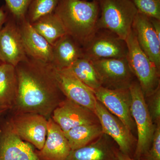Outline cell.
Listing matches in <instances>:
<instances>
[{
	"instance_id": "cell-3",
	"label": "cell",
	"mask_w": 160,
	"mask_h": 160,
	"mask_svg": "<svg viewBox=\"0 0 160 160\" xmlns=\"http://www.w3.org/2000/svg\"><path fill=\"white\" fill-rule=\"evenodd\" d=\"M98 29L108 30L126 40L138 11L131 0H100Z\"/></svg>"
},
{
	"instance_id": "cell-28",
	"label": "cell",
	"mask_w": 160,
	"mask_h": 160,
	"mask_svg": "<svg viewBox=\"0 0 160 160\" xmlns=\"http://www.w3.org/2000/svg\"><path fill=\"white\" fill-rule=\"evenodd\" d=\"M140 160H160V123L157 124L152 143Z\"/></svg>"
},
{
	"instance_id": "cell-17",
	"label": "cell",
	"mask_w": 160,
	"mask_h": 160,
	"mask_svg": "<svg viewBox=\"0 0 160 160\" xmlns=\"http://www.w3.org/2000/svg\"><path fill=\"white\" fill-rule=\"evenodd\" d=\"M18 22L28 57L43 62L51 64L52 46L35 30L26 19Z\"/></svg>"
},
{
	"instance_id": "cell-32",
	"label": "cell",
	"mask_w": 160,
	"mask_h": 160,
	"mask_svg": "<svg viewBox=\"0 0 160 160\" xmlns=\"http://www.w3.org/2000/svg\"><path fill=\"white\" fill-rule=\"evenodd\" d=\"M8 109L6 108H3V107H0V116L2 115L3 113H4L6 110H8Z\"/></svg>"
},
{
	"instance_id": "cell-22",
	"label": "cell",
	"mask_w": 160,
	"mask_h": 160,
	"mask_svg": "<svg viewBox=\"0 0 160 160\" xmlns=\"http://www.w3.org/2000/svg\"><path fill=\"white\" fill-rule=\"evenodd\" d=\"M31 24L35 30L52 46L67 34L62 21L54 12L43 17Z\"/></svg>"
},
{
	"instance_id": "cell-21",
	"label": "cell",
	"mask_w": 160,
	"mask_h": 160,
	"mask_svg": "<svg viewBox=\"0 0 160 160\" xmlns=\"http://www.w3.org/2000/svg\"><path fill=\"white\" fill-rule=\"evenodd\" d=\"M64 132L71 150L84 147L103 133L100 123L83 124Z\"/></svg>"
},
{
	"instance_id": "cell-2",
	"label": "cell",
	"mask_w": 160,
	"mask_h": 160,
	"mask_svg": "<svg viewBox=\"0 0 160 160\" xmlns=\"http://www.w3.org/2000/svg\"><path fill=\"white\" fill-rule=\"evenodd\" d=\"M54 13L62 21L67 34L82 47L98 29L100 8L96 0H60Z\"/></svg>"
},
{
	"instance_id": "cell-6",
	"label": "cell",
	"mask_w": 160,
	"mask_h": 160,
	"mask_svg": "<svg viewBox=\"0 0 160 160\" xmlns=\"http://www.w3.org/2000/svg\"><path fill=\"white\" fill-rule=\"evenodd\" d=\"M94 112L102 126L103 133L114 141L121 152L133 158L137 140L132 132L118 118L97 100Z\"/></svg>"
},
{
	"instance_id": "cell-33",
	"label": "cell",
	"mask_w": 160,
	"mask_h": 160,
	"mask_svg": "<svg viewBox=\"0 0 160 160\" xmlns=\"http://www.w3.org/2000/svg\"><path fill=\"white\" fill-rule=\"evenodd\" d=\"M85 1H88V0H85ZM96 1H98V2H99L100 0H96Z\"/></svg>"
},
{
	"instance_id": "cell-14",
	"label": "cell",
	"mask_w": 160,
	"mask_h": 160,
	"mask_svg": "<svg viewBox=\"0 0 160 160\" xmlns=\"http://www.w3.org/2000/svg\"><path fill=\"white\" fill-rule=\"evenodd\" d=\"M55 69L59 86L65 97L94 112L97 99L94 90L81 82L69 69Z\"/></svg>"
},
{
	"instance_id": "cell-4",
	"label": "cell",
	"mask_w": 160,
	"mask_h": 160,
	"mask_svg": "<svg viewBox=\"0 0 160 160\" xmlns=\"http://www.w3.org/2000/svg\"><path fill=\"white\" fill-rule=\"evenodd\" d=\"M129 89L132 98V116L138 132L137 142L133 158L139 160L151 146L156 125L152 120L142 90L136 79L131 83Z\"/></svg>"
},
{
	"instance_id": "cell-10",
	"label": "cell",
	"mask_w": 160,
	"mask_h": 160,
	"mask_svg": "<svg viewBox=\"0 0 160 160\" xmlns=\"http://www.w3.org/2000/svg\"><path fill=\"white\" fill-rule=\"evenodd\" d=\"M48 119L37 113L18 112L9 122L22 139L40 150L46 142Z\"/></svg>"
},
{
	"instance_id": "cell-15",
	"label": "cell",
	"mask_w": 160,
	"mask_h": 160,
	"mask_svg": "<svg viewBox=\"0 0 160 160\" xmlns=\"http://www.w3.org/2000/svg\"><path fill=\"white\" fill-rule=\"evenodd\" d=\"M132 30L141 49L160 71V39L149 18L138 12Z\"/></svg>"
},
{
	"instance_id": "cell-30",
	"label": "cell",
	"mask_w": 160,
	"mask_h": 160,
	"mask_svg": "<svg viewBox=\"0 0 160 160\" xmlns=\"http://www.w3.org/2000/svg\"><path fill=\"white\" fill-rule=\"evenodd\" d=\"M149 19L158 38L160 39V20L153 18H149Z\"/></svg>"
},
{
	"instance_id": "cell-11",
	"label": "cell",
	"mask_w": 160,
	"mask_h": 160,
	"mask_svg": "<svg viewBox=\"0 0 160 160\" xmlns=\"http://www.w3.org/2000/svg\"><path fill=\"white\" fill-rule=\"evenodd\" d=\"M97 100L118 118L132 132L136 127L132 116V98L129 89H109L101 87L94 90Z\"/></svg>"
},
{
	"instance_id": "cell-9",
	"label": "cell",
	"mask_w": 160,
	"mask_h": 160,
	"mask_svg": "<svg viewBox=\"0 0 160 160\" xmlns=\"http://www.w3.org/2000/svg\"><path fill=\"white\" fill-rule=\"evenodd\" d=\"M28 58L19 23L8 14L7 21L0 29V62L15 67Z\"/></svg>"
},
{
	"instance_id": "cell-19",
	"label": "cell",
	"mask_w": 160,
	"mask_h": 160,
	"mask_svg": "<svg viewBox=\"0 0 160 160\" xmlns=\"http://www.w3.org/2000/svg\"><path fill=\"white\" fill-rule=\"evenodd\" d=\"M82 58V46L69 34L64 35L52 46L51 64L56 69H69L76 61Z\"/></svg>"
},
{
	"instance_id": "cell-20",
	"label": "cell",
	"mask_w": 160,
	"mask_h": 160,
	"mask_svg": "<svg viewBox=\"0 0 160 160\" xmlns=\"http://www.w3.org/2000/svg\"><path fill=\"white\" fill-rule=\"evenodd\" d=\"M18 92V80L15 67L0 64V107L11 109L14 106Z\"/></svg>"
},
{
	"instance_id": "cell-26",
	"label": "cell",
	"mask_w": 160,
	"mask_h": 160,
	"mask_svg": "<svg viewBox=\"0 0 160 160\" xmlns=\"http://www.w3.org/2000/svg\"><path fill=\"white\" fill-rule=\"evenodd\" d=\"M138 12L149 18L160 20V0H131Z\"/></svg>"
},
{
	"instance_id": "cell-31",
	"label": "cell",
	"mask_w": 160,
	"mask_h": 160,
	"mask_svg": "<svg viewBox=\"0 0 160 160\" xmlns=\"http://www.w3.org/2000/svg\"><path fill=\"white\" fill-rule=\"evenodd\" d=\"M117 160H140L136 159L133 158L129 156L124 154L122 152H121L119 150H118L117 154Z\"/></svg>"
},
{
	"instance_id": "cell-18",
	"label": "cell",
	"mask_w": 160,
	"mask_h": 160,
	"mask_svg": "<svg viewBox=\"0 0 160 160\" xmlns=\"http://www.w3.org/2000/svg\"><path fill=\"white\" fill-rule=\"evenodd\" d=\"M117 145L103 133L84 147L71 150L67 160H117Z\"/></svg>"
},
{
	"instance_id": "cell-25",
	"label": "cell",
	"mask_w": 160,
	"mask_h": 160,
	"mask_svg": "<svg viewBox=\"0 0 160 160\" xmlns=\"http://www.w3.org/2000/svg\"><path fill=\"white\" fill-rule=\"evenodd\" d=\"M8 14L18 22L26 19L28 9L32 0H5Z\"/></svg>"
},
{
	"instance_id": "cell-5",
	"label": "cell",
	"mask_w": 160,
	"mask_h": 160,
	"mask_svg": "<svg viewBox=\"0 0 160 160\" xmlns=\"http://www.w3.org/2000/svg\"><path fill=\"white\" fill-rule=\"evenodd\" d=\"M125 41L128 49L126 59L146 98L160 86V71L141 49L132 30Z\"/></svg>"
},
{
	"instance_id": "cell-27",
	"label": "cell",
	"mask_w": 160,
	"mask_h": 160,
	"mask_svg": "<svg viewBox=\"0 0 160 160\" xmlns=\"http://www.w3.org/2000/svg\"><path fill=\"white\" fill-rule=\"evenodd\" d=\"M149 114L155 125L160 123V86L145 98Z\"/></svg>"
},
{
	"instance_id": "cell-13",
	"label": "cell",
	"mask_w": 160,
	"mask_h": 160,
	"mask_svg": "<svg viewBox=\"0 0 160 160\" xmlns=\"http://www.w3.org/2000/svg\"><path fill=\"white\" fill-rule=\"evenodd\" d=\"M0 160H41L32 145L25 142L9 122L0 129Z\"/></svg>"
},
{
	"instance_id": "cell-29",
	"label": "cell",
	"mask_w": 160,
	"mask_h": 160,
	"mask_svg": "<svg viewBox=\"0 0 160 160\" xmlns=\"http://www.w3.org/2000/svg\"><path fill=\"white\" fill-rule=\"evenodd\" d=\"M8 17V12L5 6L0 8V29L4 26Z\"/></svg>"
},
{
	"instance_id": "cell-1",
	"label": "cell",
	"mask_w": 160,
	"mask_h": 160,
	"mask_svg": "<svg viewBox=\"0 0 160 160\" xmlns=\"http://www.w3.org/2000/svg\"><path fill=\"white\" fill-rule=\"evenodd\" d=\"M18 92L14 106L18 112L37 113L49 119L66 98L51 63L28 57L15 66Z\"/></svg>"
},
{
	"instance_id": "cell-23",
	"label": "cell",
	"mask_w": 160,
	"mask_h": 160,
	"mask_svg": "<svg viewBox=\"0 0 160 160\" xmlns=\"http://www.w3.org/2000/svg\"><path fill=\"white\" fill-rule=\"evenodd\" d=\"M69 69L81 82L94 91L102 87L97 72L90 60L81 58Z\"/></svg>"
},
{
	"instance_id": "cell-16",
	"label": "cell",
	"mask_w": 160,
	"mask_h": 160,
	"mask_svg": "<svg viewBox=\"0 0 160 160\" xmlns=\"http://www.w3.org/2000/svg\"><path fill=\"white\" fill-rule=\"evenodd\" d=\"M47 138L43 148L35 150L41 160H67L71 148L65 133L51 118L48 119Z\"/></svg>"
},
{
	"instance_id": "cell-34",
	"label": "cell",
	"mask_w": 160,
	"mask_h": 160,
	"mask_svg": "<svg viewBox=\"0 0 160 160\" xmlns=\"http://www.w3.org/2000/svg\"><path fill=\"white\" fill-rule=\"evenodd\" d=\"M1 62H0V64H1Z\"/></svg>"
},
{
	"instance_id": "cell-12",
	"label": "cell",
	"mask_w": 160,
	"mask_h": 160,
	"mask_svg": "<svg viewBox=\"0 0 160 160\" xmlns=\"http://www.w3.org/2000/svg\"><path fill=\"white\" fill-rule=\"evenodd\" d=\"M51 118L64 132L83 124L99 123L94 112L66 98L54 109Z\"/></svg>"
},
{
	"instance_id": "cell-8",
	"label": "cell",
	"mask_w": 160,
	"mask_h": 160,
	"mask_svg": "<svg viewBox=\"0 0 160 160\" xmlns=\"http://www.w3.org/2000/svg\"><path fill=\"white\" fill-rule=\"evenodd\" d=\"M83 50V58L91 61L126 58L128 52L125 40L103 29H98Z\"/></svg>"
},
{
	"instance_id": "cell-7",
	"label": "cell",
	"mask_w": 160,
	"mask_h": 160,
	"mask_svg": "<svg viewBox=\"0 0 160 160\" xmlns=\"http://www.w3.org/2000/svg\"><path fill=\"white\" fill-rule=\"evenodd\" d=\"M92 62L103 88L129 89L135 79L126 58L103 59Z\"/></svg>"
},
{
	"instance_id": "cell-24",
	"label": "cell",
	"mask_w": 160,
	"mask_h": 160,
	"mask_svg": "<svg viewBox=\"0 0 160 160\" xmlns=\"http://www.w3.org/2000/svg\"><path fill=\"white\" fill-rule=\"evenodd\" d=\"M60 0H32L26 19L30 24L41 18L54 13Z\"/></svg>"
}]
</instances>
